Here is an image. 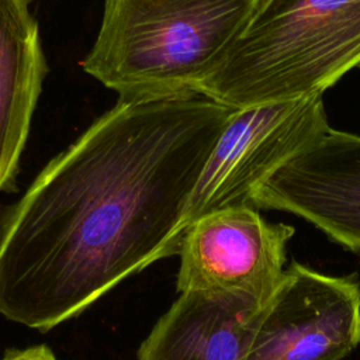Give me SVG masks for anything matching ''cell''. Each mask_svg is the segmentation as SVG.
I'll return each mask as SVG.
<instances>
[{
	"instance_id": "3",
	"label": "cell",
	"mask_w": 360,
	"mask_h": 360,
	"mask_svg": "<svg viewBox=\"0 0 360 360\" xmlns=\"http://www.w3.org/2000/svg\"><path fill=\"white\" fill-rule=\"evenodd\" d=\"M360 68V0H259L195 94L232 108L322 94Z\"/></svg>"
},
{
	"instance_id": "2",
	"label": "cell",
	"mask_w": 360,
	"mask_h": 360,
	"mask_svg": "<svg viewBox=\"0 0 360 360\" xmlns=\"http://www.w3.org/2000/svg\"><path fill=\"white\" fill-rule=\"evenodd\" d=\"M259 0H104L82 69L120 96L146 103L194 96Z\"/></svg>"
},
{
	"instance_id": "6",
	"label": "cell",
	"mask_w": 360,
	"mask_h": 360,
	"mask_svg": "<svg viewBox=\"0 0 360 360\" xmlns=\"http://www.w3.org/2000/svg\"><path fill=\"white\" fill-rule=\"evenodd\" d=\"M292 235V226L269 222L253 207L208 212L184 235L177 290L240 292L264 305L280 284Z\"/></svg>"
},
{
	"instance_id": "5",
	"label": "cell",
	"mask_w": 360,
	"mask_h": 360,
	"mask_svg": "<svg viewBox=\"0 0 360 360\" xmlns=\"http://www.w3.org/2000/svg\"><path fill=\"white\" fill-rule=\"evenodd\" d=\"M360 342V285L300 263L262 307L246 360H342Z\"/></svg>"
},
{
	"instance_id": "10",
	"label": "cell",
	"mask_w": 360,
	"mask_h": 360,
	"mask_svg": "<svg viewBox=\"0 0 360 360\" xmlns=\"http://www.w3.org/2000/svg\"><path fill=\"white\" fill-rule=\"evenodd\" d=\"M0 360H59L46 345L8 350Z\"/></svg>"
},
{
	"instance_id": "4",
	"label": "cell",
	"mask_w": 360,
	"mask_h": 360,
	"mask_svg": "<svg viewBox=\"0 0 360 360\" xmlns=\"http://www.w3.org/2000/svg\"><path fill=\"white\" fill-rule=\"evenodd\" d=\"M329 128L322 94L236 108L190 195L188 226L212 211L252 207L253 191Z\"/></svg>"
},
{
	"instance_id": "9",
	"label": "cell",
	"mask_w": 360,
	"mask_h": 360,
	"mask_svg": "<svg viewBox=\"0 0 360 360\" xmlns=\"http://www.w3.org/2000/svg\"><path fill=\"white\" fill-rule=\"evenodd\" d=\"M46 72L30 0H0V193L14 190Z\"/></svg>"
},
{
	"instance_id": "1",
	"label": "cell",
	"mask_w": 360,
	"mask_h": 360,
	"mask_svg": "<svg viewBox=\"0 0 360 360\" xmlns=\"http://www.w3.org/2000/svg\"><path fill=\"white\" fill-rule=\"evenodd\" d=\"M236 108L118 101L0 214V314L46 332L180 253L187 205Z\"/></svg>"
},
{
	"instance_id": "7",
	"label": "cell",
	"mask_w": 360,
	"mask_h": 360,
	"mask_svg": "<svg viewBox=\"0 0 360 360\" xmlns=\"http://www.w3.org/2000/svg\"><path fill=\"white\" fill-rule=\"evenodd\" d=\"M250 204L294 214L360 253V136L329 128L267 177Z\"/></svg>"
},
{
	"instance_id": "8",
	"label": "cell",
	"mask_w": 360,
	"mask_h": 360,
	"mask_svg": "<svg viewBox=\"0 0 360 360\" xmlns=\"http://www.w3.org/2000/svg\"><path fill=\"white\" fill-rule=\"evenodd\" d=\"M262 304L240 292H181L142 342L139 360H246Z\"/></svg>"
}]
</instances>
